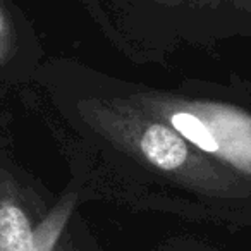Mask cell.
<instances>
[{
	"label": "cell",
	"mask_w": 251,
	"mask_h": 251,
	"mask_svg": "<svg viewBox=\"0 0 251 251\" xmlns=\"http://www.w3.org/2000/svg\"><path fill=\"white\" fill-rule=\"evenodd\" d=\"M69 210H55L38 229L11 200L0 201V251H53Z\"/></svg>",
	"instance_id": "obj_2"
},
{
	"label": "cell",
	"mask_w": 251,
	"mask_h": 251,
	"mask_svg": "<svg viewBox=\"0 0 251 251\" xmlns=\"http://www.w3.org/2000/svg\"><path fill=\"white\" fill-rule=\"evenodd\" d=\"M160 112L189 145L251 176V115L213 103Z\"/></svg>",
	"instance_id": "obj_1"
},
{
	"label": "cell",
	"mask_w": 251,
	"mask_h": 251,
	"mask_svg": "<svg viewBox=\"0 0 251 251\" xmlns=\"http://www.w3.org/2000/svg\"><path fill=\"white\" fill-rule=\"evenodd\" d=\"M134 145L145 160L165 172H177L189 162V143L160 121L140 122L134 129Z\"/></svg>",
	"instance_id": "obj_3"
},
{
	"label": "cell",
	"mask_w": 251,
	"mask_h": 251,
	"mask_svg": "<svg viewBox=\"0 0 251 251\" xmlns=\"http://www.w3.org/2000/svg\"><path fill=\"white\" fill-rule=\"evenodd\" d=\"M7 35H9V26L5 21V16L0 9V57L5 52V45H7Z\"/></svg>",
	"instance_id": "obj_4"
}]
</instances>
